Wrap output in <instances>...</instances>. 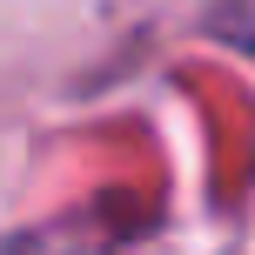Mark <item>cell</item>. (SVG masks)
Returning a JSON list of instances; mask_svg holds the SVG:
<instances>
[{"label": "cell", "mask_w": 255, "mask_h": 255, "mask_svg": "<svg viewBox=\"0 0 255 255\" xmlns=\"http://www.w3.org/2000/svg\"><path fill=\"white\" fill-rule=\"evenodd\" d=\"M222 27H229L242 47H255V0H229V7H222Z\"/></svg>", "instance_id": "obj_1"}]
</instances>
